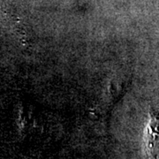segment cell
<instances>
[{"label":"cell","instance_id":"1","mask_svg":"<svg viewBox=\"0 0 159 159\" xmlns=\"http://www.w3.org/2000/svg\"><path fill=\"white\" fill-rule=\"evenodd\" d=\"M142 152L144 159H159V114L151 108L143 132Z\"/></svg>","mask_w":159,"mask_h":159}]
</instances>
